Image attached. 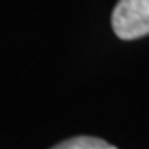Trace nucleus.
<instances>
[{
	"instance_id": "1",
	"label": "nucleus",
	"mask_w": 149,
	"mask_h": 149,
	"mask_svg": "<svg viewBox=\"0 0 149 149\" xmlns=\"http://www.w3.org/2000/svg\"><path fill=\"white\" fill-rule=\"evenodd\" d=\"M111 23L121 40L149 35V0H119L113 10Z\"/></svg>"
},
{
	"instance_id": "2",
	"label": "nucleus",
	"mask_w": 149,
	"mask_h": 149,
	"mask_svg": "<svg viewBox=\"0 0 149 149\" xmlns=\"http://www.w3.org/2000/svg\"><path fill=\"white\" fill-rule=\"evenodd\" d=\"M52 149H118V148L100 138L78 136V138H71L68 141H63V143L56 144Z\"/></svg>"
}]
</instances>
